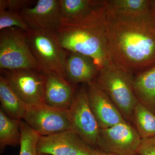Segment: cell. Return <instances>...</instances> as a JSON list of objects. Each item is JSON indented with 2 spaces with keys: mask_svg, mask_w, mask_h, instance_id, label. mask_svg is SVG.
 Listing matches in <instances>:
<instances>
[{
  "mask_svg": "<svg viewBox=\"0 0 155 155\" xmlns=\"http://www.w3.org/2000/svg\"><path fill=\"white\" fill-rule=\"evenodd\" d=\"M86 84L90 107L100 129L127 122L107 94L93 81Z\"/></svg>",
  "mask_w": 155,
  "mask_h": 155,
  "instance_id": "cell-12",
  "label": "cell"
},
{
  "mask_svg": "<svg viewBox=\"0 0 155 155\" xmlns=\"http://www.w3.org/2000/svg\"><path fill=\"white\" fill-rule=\"evenodd\" d=\"M132 122L141 139L155 136V114L140 103L134 108Z\"/></svg>",
  "mask_w": 155,
  "mask_h": 155,
  "instance_id": "cell-19",
  "label": "cell"
},
{
  "mask_svg": "<svg viewBox=\"0 0 155 155\" xmlns=\"http://www.w3.org/2000/svg\"><path fill=\"white\" fill-rule=\"evenodd\" d=\"M21 120L9 118L0 110V150L2 152L7 146L20 145Z\"/></svg>",
  "mask_w": 155,
  "mask_h": 155,
  "instance_id": "cell-18",
  "label": "cell"
},
{
  "mask_svg": "<svg viewBox=\"0 0 155 155\" xmlns=\"http://www.w3.org/2000/svg\"><path fill=\"white\" fill-rule=\"evenodd\" d=\"M68 111L71 129L89 146L96 148L100 128L90 107L86 86L76 92Z\"/></svg>",
  "mask_w": 155,
  "mask_h": 155,
  "instance_id": "cell-7",
  "label": "cell"
},
{
  "mask_svg": "<svg viewBox=\"0 0 155 155\" xmlns=\"http://www.w3.org/2000/svg\"><path fill=\"white\" fill-rule=\"evenodd\" d=\"M133 89L138 102L155 114V65L134 76Z\"/></svg>",
  "mask_w": 155,
  "mask_h": 155,
  "instance_id": "cell-16",
  "label": "cell"
},
{
  "mask_svg": "<svg viewBox=\"0 0 155 155\" xmlns=\"http://www.w3.org/2000/svg\"><path fill=\"white\" fill-rule=\"evenodd\" d=\"M32 1L27 0H1L0 11H8L19 13L22 9L27 8Z\"/></svg>",
  "mask_w": 155,
  "mask_h": 155,
  "instance_id": "cell-23",
  "label": "cell"
},
{
  "mask_svg": "<svg viewBox=\"0 0 155 155\" xmlns=\"http://www.w3.org/2000/svg\"><path fill=\"white\" fill-rule=\"evenodd\" d=\"M104 27L111 63L137 74L155 65V14L115 13L106 7Z\"/></svg>",
  "mask_w": 155,
  "mask_h": 155,
  "instance_id": "cell-1",
  "label": "cell"
},
{
  "mask_svg": "<svg viewBox=\"0 0 155 155\" xmlns=\"http://www.w3.org/2000/svg\"><path fill=\"white\" fill-rule=\"evenodd\" d=\"M12 27H17L24 31L29 29L19 13L8 10L0 11V30Z\"/></svg>",
  "mask_w": 155,
  "mask_h": 155,
  "instance_id": "cell-22",
  "label": "cell"
},
{
  "mask_svg": "<svg viewBox=\"0 0 155 155\" xmlns=\"http://www.w3.org/2000/svg\"><path fill=\"white\" fill-rule=\"evenodd\" d=\"M44 104L49 107L69 110L76 92L73 84L54 73L45 74Z\"/></svg>",
  "mask_w": 155,
  "mask_h": 155,
  "instance_id": "cell-13",
  "label": "cell"
},
{
  "mask_svg": "<svg viewBox=\"0 0 155 155\" xmlns=\"http://www.w3.org/2000/svg\"><path fill=\"white\" fill-rule=\"evenodd\" d=\"M61 24H73L91 19L102 13L106 1L59 0Z\"/></svg>",
  "mask_w": 155,
  "mask_h": 155,
  "instance_id": "cell-14",
  "label": "cell"
},
{
  "mask_svg": "<svg viewBox=\"0 0 155 155\" xmlns=\"http://www.w3.org/2000/svg\"><path fill=\"white\" fill-rule=\"evenodd\" d=\"M99 70L92 58L79 53L69 51L65 66V78L72 84L92 81Z\"/></svg>",
  "mask_w": 155,
  "mask_h": 155,
  "instance_id": "cell-15",
  "label": "cell"
},
{
  "mask_svg": "<svg viewBox=\"0 0 155 155\" xmlns=\"http://www.w3.org/2000/svg\"><path fill=\"white\" fill-rule=\"evenodd\" d=\"M37 155H50L47 154L39 153H37Z\"/></svg>",
  "mask_w": 155,
  "mask_h": 155,
  "instance_id": "cell-27",
  "label": "cell"
},
{
  "mask_svg": "<svg viewBox=\"0 0 155 155\" xmlns=\"http://www.w3.org/2000/svg\"><path fill=\"white\" fill-rule=\"evenodd\" d=\"M136 155H139L138 154H137Z\"/></svg>",
  "mask_w": 155,
  "mask_h": 155,
  "instance_id": "cell-28",
  "label": "cell"
},
{
  "mask_svg": "<svg viewBox=\"0 0 155 155\" xmlns=\"http://www.w3.org/2000/svg\"><path fill=\"white\" fill-rule=\"evenodd\" d=\"M22 120L40 136L71 129L68 110L52 107L45 104L27 106Z\"/></svg>",
  "mask_w": 155,
  "mask_h": 155,
  "instance_id": "cell-9",
  "label": "cell"
},
{
  "mask_svg": "<svg viewBox=\"0 0 155 155\" xmlns=\"http://www.w3.org/2000/svg\"><path fill=\"white\" fill-rule=\"evenodd\" d=\"M141 138L127 122L100 129L97 148L117 155H136Z\"/></svg>",
  "mask_w": 155,
  "mask_h": 155,
  "instance_id": "cell-8",
  "label": "cell"
},
{
  "mask_svg": "<svg viewBox=\"0 0 155 155\" xmlns=\"http://www.w3.org/2000/svg\"><path fill=\"white\" fill-rule=\"evenodd\" d=\"M150 8L155 14V0H150Z\"/></svg>",
  "mask_w": 155,
  "mask_h": 155,
  "instance_id": "cell-26",
  "label": "cell"
},
{
  "mask_svg": "<svg viewBox=\"0 0 155 155\" xmlns=\"http://www.w3.org/2000/svg\"><path fill=\"white\" fill-rule=\"evenodd\" d=\"M0 69H31L41 71L31 51L25 32L20 28L12 27L1 31Z\"/></svg>",
  "mask_w": 155,
  "mask_h": 155,
  "instance_id": "cell-5",
  "label": "cell"
},
{
  "mask_svg": "<svg viewBox=\"0 0 155 155\" xmlns=\"http://www.w3.org/2000/svg\"><path fill=\"white\" fill-rule=\"evenodd\" d=\"M91 147L72 129L40 136L37 151L50 155H89Z\"/></svg>",
  "mask_w": 155,
  "mask_h": 155,
  "instance_id": "cell-10",
  "label": "cell"
},
{
  "mask_svg": "<svg viewBox=\"0 0 155 155\" xmlns=\"http://www.w3.org/2000/svg\"><path fill=\"white\" fill-rule=\"evenodd\" d=\"M137 154L139 155H155V136L142 139Z\"/></svg>",
  "mask_w": 155,
  "mask_h": 155,
  "instance_id": "cell-24",
  "label": "cell"
},
{
  "mask_svg": "<svg viewBox=\"0 0 155 155\" xmlns=\"http://www.w3.org/2000/svg\"><path fill=\"white\" fill-rule=\"evenodd\" d=\"M21 134L19 155H37V144L40 136L23 120L20 124Z\"/></svg>",
  "mask_w": 155,
  "mask_h": 155,
  "instance_id": "cell-21",
  "label": "cell"
},
{
  "mask_svg": "<svg viewBox=\"0 0 155 155\" xmlns=\"http://www.w3.org/2000/svg\"><path fill=\"white\" fill-rule=\"evenodd\" d=\"M89 155H117L114 154L110 153L104 152L103 151L97 148H91L90 152Z\"/></svg>",
  "mask_w": 155,
  "mask_h": 155,
  "instance_id": "cell-25",
  "label": "cell"
},
{
  "mask_svg": "<svg viewBox=\"0 0 155 155\" xmlns=\"http://www.w3.org/2000/svg\"><path fill=\"white\" fill-rule=\"evenodd\" d=\"M32 54L45 74L54 73L65 78L69 51L62 47L55 32L29 28L25 31Z\"/></svg>",
  "mask_w": 155,
  "mask_h": 155,
  "instance_id": "cell-4",
  "label": "cell"
},
{
  "mask_svg": "<svg viewBox=\"0 0 155 155\" xmlns=\"http://www.w3.org/2000/svg\"><path fill=\"white\" fill-rule=\"evenodd\" d=\"M104 11L80 23L61 24L55 32L62 47L92 58L100 70L112 63L104 34Z\"/></svg>",
  "mask_w": 155,
  "mask_h": 155,
  "instance_id": "cell-2",
  "label": "cell"
},
{
  "mask_svg": "<svg viewBox=\"0 0 155 155\" xmlns=\"http://www.w3.org/2000/svg\"><path fill=\"white\" fill-rule=\"evenodd\" d=\"M19 14L31 29L55 32L61 24L59 0H38L35 6Z\"/></svg>",
  "mask_w": 155,
  "mask_h": 155,
  "instance_id": "cell-11",
  "label": "cell"
},
{
  "mask_svg": "<svg viewBox=\"0 0 155 155\" xmlns=\"http://www.w3.org/2000/svg\"><path fill=\"white\" fill-rule=\"evenodd\" d=\"M1 109L6 116L16 120H22L27 106L19 98L7 80L0 76Z\"/></svg>",
  "mask_w": 155,
  "mask_h": 155,
  "instance_id": "cell-17",
  "label": "cell"
},
{
  "mask_svg": "<svg viewBox=\"0 0 155 155\" xmlns=\"http://www.w3.org/2000/svg\"><path fill=\"white\" fill-rule=\"evenodd\" d=\"M134 77L131 72L111 63L100 69L93 80L107 94L128 123L132 122L138 103L133 92Z\"/></svg>",
  "mask_w": 155,
  "mask_h": 155,
  "instance_id": "cell-3",
  "label": "cell"
},
{
  "mask_svg": "<svg viewBox=\"0 0 155 155\" xmlns=\"http://www.w3.org/2000/svg\"><path fill=\"white\" fill-rule=\"evenodd\" d=\"M106 4L107 8L119 14H141L150 10V0H108Z\"/></svg>",
  "mask_w": 155,
  "mask_h": 155,
  "instance_id": "cell-20",
  "label": "cell"
},
{
  "mask_svg": "<svg viewBox=\"0 0 155 155\" xmlns=\"http://www.w3.org/2000/svg\"><path fill=\"white\" fill-rule=\"evenodd\" d=\"M1 71L11 88L26 106L44 104L46 75L43 72L31 69Z\"/></svg>",
  "mask_w": 155,
  "mask_h": 155,
  "instance_id": "cell-6",
  "label": "cell"
}]
</instances>
